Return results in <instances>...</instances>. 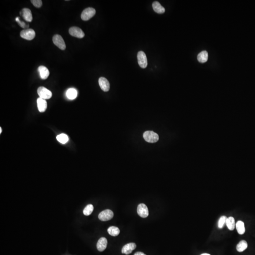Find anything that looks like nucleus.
Masks as SVG:
<instances>
[{
  "label": "nucleus",
  "mask_w": 255,
  "mask_h": 255,
  "mask_svg": "<svg viewBox=\"0 0 255 255\" xmlns=\"http://www.w3.org/2000/svg\"><path fill=\"white\" fill-rule=\"evenodd\" d=\"M113 212L110 209H106L99 214L98 218L102 221H107L112 219L113 217Z\"/></svg>",
  "instance_id": "obj_7"
},
{
  "label": "nucleus",
  "mask_w": 255,
  "mask_h": 255,
  "mask_svg": "<svg viewBox=\"0 0 255 255\" xmlns=\"http://www.w3.org/2000/svg\"><path fill=\"white\" fill-rule=\"evenodd\" d=\"M137 212L140 217L143 218L148 216L149 212L148 207L144 204H140L137 208Z\"/></svg>",
  "instance_id": "obj_9"
},
{
  "label": "nucleus",
  "mask_w": 255,
  "mask_h": 255,
  "mask_svg": "<svg viewBox=\"0 0 255 255\" xmlns=\"http://www.w3.org/2000/svg\"><path fill=\"white\" fill-rule=\"evenodd\" d=\"M134 255H146L144 254V253L141 252H137L135 253Z\"/></svg>",
  "instance_id": "obj_28"
},
{
  "label": "nucleus",
  "mask_w": 255,
  "mask_h": 255,
  "mask_svg": "<svg viewBox=\"0 0 255 255\" xmlns=\"http://www.w3.org/2000/svg\"><path fill=\"white\" fill-rule=\"evenodd\" d=\"M108 233L110 235L112 236H118L120 233V229L115 226H111L108 229Z\"/></svg>",
  "instance_id": "obj_22"
},
{
  "label": "nucleus",
  "mask_w": 255,
  "mask_h": 255,
  "mask_svg": "<svg viewBox=\"0 0 255 255\" xmlns=\"http://www.w3.org/2000/svg\"><path fill=\"white\" fill-rule=\"evenodd\" d=\"M237 229L238 233L241 235H242L245 232V228L244 223L242 221H238L236 223L235 226Z\"/></svg>",
  "instance_id": "obj_19"
},
{
  "label": "nucleus",
  "mask_w": 255,
  "mask_h": 255,
  "mask_svg": "<svg viewBox=\"0 0 255 255\" xmlns=\"http://www.w3.org/2000/svg\"><path fill=\"white\" fill-rule=\"evenodd\" d=\"M138 63L142 68H146L148 66V60L146 55L143 51H139L137 55Z\"/></svg>",
  "instance_id": "obj_6"
},
{
  "label": "nucleus",
  "mask_w": 255,
  "mask_h": 255,
  "mask_svg": "<svg viewBox=\"0 0 255 255\" xmlns=\"http://www.w3.org/2000/svg\"><path fill=\"white\" fill-rule=\"evenodd\" d=\"M39 71L40 77L42 79H46L49 76L50 72L48 69L44 66H39L38 68Z\"/></svg>",
  "instance_id": "obj_15"
},
{
  "label": "nucleus",
  "mask_w": 255,
  "mask_h": 255,
  "mask_svg": "<svg viewBox=\"0 0 255 255\" xmlns=\"http://www.w3.org/2000/svg\"><path fill=\"white\" fill-rule=\"evenodd\" d=\"M96 10L94 9L89 7L85 9L83 11L81 15L82 19L84 21H87L92 18L96 14Z\"/></svg>",
  "instance_id": "obj_2"
},
{
  "label": "nucleus",
  "mask_w": 255,
  "mask_h": 255,
  "mask_svg": "<svg viewBox=\"0 0 255 255\" xmlns=\"http://www.w3.org/2000/svg\"><path fill=\"white\" fill-rule=\"evenodd\" d=\"M37 94L40 98L45 100L50 99L52 97V92L44 86L38 87L37 89Z\"/></svg>",
  "instance_id": "obj_3"
},
{
  "label": "nucleus",
  "mask_w": 255,
  "mask_h": 255,
  "mask_svg": "<svg viewBox=\"0 0 255 255\" xmlns=\"http://www.w3.org/2000/svg\"><path fill=\"white\" fill-rule=\"evenodd\" d=\"M136 248V244L135 243H129L124 245L122 249L123 254L129 255Z\"/></svg>",
  "instance_id": "obj_12"
},
{
  "label": "nucleus",
  "mask_w": 255,
  "mask_h": 255,
  "mask_svg": "<svg viewBox=\"0 0 255 255\" xmlns=\"http://www.w3.org/2000/svg\"><path fill=\"white\" fill-rule=\"evenodd\" d=\"M94 207L93 205L91 204H89L86 205V207H85L84 210H83V214L85 215L88 216L92 214V212L93 211Z\"/></svg>",
  "instance_id": "obj_24"
},
{
  "label": "nucleus",
  "mask_w": 255,
  "mask_h": 255,
  "mask_svg": "<svg viewBox=\"0 0 255 255\" xmlns=\"http://www.w3.org/2000/svg\"><path fill=\"white\" fill-rule=\"evenodd\" d=\"M227 219V217L226 216H224V215L222 216L220 218L218 223V228H219L220 229H222V228H223L224 224H225L226 222Z\"/></svg>",
  "instance_id": "obj_25"
},
{
  "label": "nucleus",
  "mask_w": 255,
  "mask_h": 255,
  "mask_svg": "<svg viewBox=\"0 0 255 255\" xmlns=\"http://www.w3.org/2000/svg\"><path fill=\"white\" fill-rule=\"evenodd\" d=\"M201 255H210V254H207V253H204V254H201Z\"/></svg>",
  "instance_id": "obj_29"
},
{
  "label": "nucleus",
  "mask_w": 255,
  "mask_h": 255,
  "mask_svg": "<svg viewBox=\"0 0 255 255\" xmlns=\"http://www.w3.org/2000/svg\"><path fill=\"white\" fill-rule=\"evenodd\" d=\"M197 60L201 63L207 62L208 58V54L206 51H203L198 54L197 57Z\"/></svg>",
  "instance_id": "obj_17"
},
{
  "label": "nucleus",
  "mask_w": 255,
  "mask_h": 255,
  "mask_svg": "<svg viewBox=\"0 0 255 255\" xmlns=\"http://www.w3.org/2000/svg\"><path fill=\"white\" fill-rule=\"evenodd\" d=\"M20 37L24 39L27 40H32L35 36V31L31 28H27L21 31L20 33Z\"/></svg>",
  "instance_id": "obj_4"
},
{
  "label": "nucleus",
  "mask_w": 255,
  "mask_h": 255,
  "mask_svg": "<svg viewBox=\"0 0 255 255\" xmlns=\"http://www.w3.org/2000/svg\"><path fill=\"white\" fill-rule=\"evenodd\" d=\"M99 85L101 89L104 92H107L110 89V83L107 79L104 77H101L99 78Z\"/></svg>",
  "instance_id": "obj_11"
},
{
  "label": "nucleus",
  "mask_w": 255,
  "mask_h": 255,
  "mask_svg": "<svg viewBox=\"0 0 255 255\" xmlns=\"http://www.w3.org/2000/svg\"><path fill=\"white\" fill-rule=\"evenodd\" d=\"M53 44L62 50L66 48V45L63 37L59 35H55L53 37Z\"/></svg>",
  "instance_id": "obj_5"
},
{
  "label": "nucleus",
  "mask_w": 255,
  "mask_h": 255,
  "mask_svg": "<svg viewBox=\"0 0 255 255\" xmlns=\"http://www.w3.org/2000/svg\"><path fill=\"white\" fill-rule=\"evenodd\" d=\"M248 247V243L245 241H241L238 244L236 247V249L238 251L241 252L244 251Z\"/></svg>",
  "instance_id": "obj_21"
},
{
  "label": "nucleus",
  "mask_w": 255,
  "mask_h": 255,
  "mask_svg": "<svg viewBox=\"0 0 255 255\" xmlns=\"http://www.w3.org/2000/svg\"><path fill=\"white\" fill-rule=\"evenodd\" d=\"M107 246V240L105 238H101L97 243V249L99 251H103L106 249Z\"/></svg>",
  "instance_id": "obj_13"
},
{
  "label": "nucleus",
  "mask_w": 255,
  "mask_h": 255,
  "mask_svg": "<svg viewBox=\"0 0 255 255\" xmlns=\"http://www.w3.org/2000/svg\"><path fill=\"white\" fill-rule=\"evenodd\" d=\"M38 109L41 112H45L47 107V104L45 99L41 98H38L37 100Z\"/></svg>",
  "instance_id": "obj_14"
},
{
  "label": "nucleus",
  "mask_w": 255,
  "mask_h": 255,
  "mask_svg": "<svg viewBox=\"0 0 255 255\" xmlns=\"http://www.w3.org/2000/svg\"><path fill=\"white\" fill-rule=\"evenodd\" d=\"M56 139L61 144H65L68 140V138L67 135L65 134H61L57 136Z\"/></svg>",
  "instance_id": "obj_23"
},
{
  "label": "nucleus",
  "mask_w": 255,
  "mask_h": 255,
  "mask_svg": "<svg viewBox=\"0 0 255 255\" xmlns=\"http://www.w3.org/2000/svg\"><path fill=\"white\" fill-rule=\"evenodd\" d=\"M143 138L149 143H155L159 140L158 135L152 131H146L144 132Z\"/></svg>",
  "instance_id": "obj_1"
},
{
  "label": "nucleus",
  "mask_w": 255,
  "mask_h": 255,
  "mask_svg": "<svg viewBox=\"0 0 255 255\" xmlns=\"http://www.w3.org/2000/svg\"><path fill=\"white\" fill-rule=\"evenodd\" d=\"M31 2L35 7L37 8H40L42 5V1L41 0H31Z\"/></svg>",
  "instance_id": "obj_26"
},
{
  "label": "nucleus",
  "mask_w": 255,
  "mask_h": 255,
  "mask_svg": "<svg viewBox=\"0 0 255 255\" xmlns=\"http://www.w3.org/2000/svg\"><path fill=\"white\" fill-rule=\"evenodd\" d=\"M153 8L156 13L159 14H163L165 12V9L164 7L161 5L158 1H154L152 4Z\"/></svg>",
  "instance_id": "obj_16"
},
{
  "label": "nucleus",
  "mask_w": 255,
  "mask_h": 255,
  "mask_svg": "<svg viewBox=\"0 0 255 255\" xmlns=\"http://www.w3.org/2000/svg\"><path fill=\"white\" fill-rule=\"evenodd\" d=\"M1 132H2V130H1V128H0V133L1 134Z\"/></svg>",
  "instance_id": "obj_30"
},
{
  "label": "nucleus",
  "mask_w": 255,
  "mask_h": 255,
  "mask_svg": "<svg viewBox=\"0 0 255 255\" xmlns=\"http://www.w3.org/2000/svg\"><path fill=\"white\" fill-rule=\"evenodd\" d=\"M69 34L72 37H76L79 38L84 37L85 34L82 30L77 27H72L69 29Z\"/></svg>",
  "instance_id": "obj_8"
},
{
  "label": "nucleus",
  "mask_w": 255,
  "mask_h": 255,
  "mask_svg": "<svg viewBox=\"0 0 255 255\" xmlns=\"http://www.w3.org/2000/svg\"><path fill=\"white\" fill-rule=\"evenodd\" d=\"M78 95V92L76 89L71 88L68 89L66 92V96L68 99L70 100H73L77 97Z\"/></svg>",
  "instance_id": "obj_18"
},
{
  "label": "nucleus",
  "mask_w": 255,
  "mask_h": 255,
  "mask_svg": "<svg viewBox=\"0 0 255 255\" xmlns=\"http://www.w3.org/2000/svg\"><path fill=\"white\" fill-rule=\"evenodd\" d=\"M20 15L23 19L27 22H31L33 20L32 12L30 9L27 8H24L20 12Z\"/></svg>",
  "instance_id": "obj_10"
},
{
  "label": "nucleus",
  "mask_w": 255,
  "mask_h": 255,
  "mask_svg": "<svg viewBox=\"0 0 255 255\" xmlns=\"http://www.w3.org/2000/svg\"><path fill=\"white\" fill-rule=\"evenodd\" d=\"M16 21L18 23L19 26L22 28H27V27H29V25H26L25 23L19 20V17H17L16 18Z\"/></svg>",
  "instance_id": "obj_27"
},
{
  "label": "nucleus",
  "mask_w": 255,
  "mask_h": 255,
  "mask_svg": "<svg viewBox=\"0 0 255 255\" xmlns=\"http://www.w3.org/2000/svg\"><path fill=\"white\" fill-rule=\"evenodd\" d=\"M226 224L227 226L230 230H233L235 228V226H236L235 220H234L233 217L230 216V217L227 218Z\"/></svg>",
  "instance_id": "obj_20"
}]
</instances>
